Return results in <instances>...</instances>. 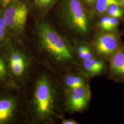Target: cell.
I'll return each instance as SVG.
<instances>
[{"instance_id":"cell-18","label":"cell","mask_w":124,"mask_h":124,"mask_svg":"<svg viewBox=\"0 0 124 124\" xmlns=\"http://www.w3.org/2000/svg\"><path fill=\"white\" fill-rule=\"evenodd\" d=\"M110 17V16H105L102 18L100 20V22L99 23V26L104 31L106 30L107 26L109 21Z\"/></svg>"},{"instance_id":"cell-13","label":"cell","mask_w":124,"mask_h":124,"mask_svg":"<svg viewBox=\"0 0 124 124\" xmlns=\"http://www.w3.org/2000/svg\"><path fill=\"white\" fill-rule=\"evenodd\" d=\"M65 82L67 87L71 90L85 86L83 79L77 76L69 75L67 76L65 78Z\"/></svg>"},{"instance_id":"cell-3","label":"cell","mask_w":124,"mask_h":124,"mask_svg":"<svg viewBox=\"0 0 124 124\" xmlns=\"http://www.w3.org/2000/svg\"><path fill=\"white\" fill-rule=\"evenodd\" d=\"M40 46L50 58L56 62L70 61L72 55L62 37L52 27L46 23H41L38 28Z\"/></svg>"},{"instance_id":"cell-20","label":"cell","mask_w":124,"mask_h":124,"mask_svg":"<svg viewBox=\"0 0 124 124\" xmlns=\"http://www.w3.org/2000/svg\"><path fill=\"white\" fill-rule=\"evenodd\" d=\"M62 124H76L77 123L73 120H64L62 122Z\"/></svg>"},{"instance_id":"cell-19","label":"cell","mask_w":124,"mask_h":124,"mask_svg":"<svg viewBox=\"0 0 124 124\" xmlns=\"http://www.w3.org/2000/svg\"><path fill=\"white\" fill-rule=\"evenodd\" d=\"M53 0H38L39 4L41 6H45L49 4Z\"/></svg>"},{"instance_id":"cell-1","label":"cell","mask_w":124,"mask_h":124,"mask_svg":"<svg viewBox=\"0 0 124 124\" xmlns=\"http://www.w3.org/2000/svg\"><path fill=\"white\" fill-rule=\"evenodd\" d=\"M32 93L31 103L27 105V120L43 122L53 120L56 115L55 92L47 75L38 78Z\"/></svg>"},{"instance_id":"cell-16","label":"cell","mask_w":124,"mask_h":124,"mask_svg":"<svg viewBox=\"0 0 124 124\" xmlns=\"http://www.w3.org/2000/svg\"><path fill=\"white\" fill-rule=\"evenodd\" d=\"M78 55L83 61L93 58V55L91 50L87 46H82L78 48Z\"/></svg>"},{"instance_id":"cell-14","label":"cell","mask_w":124,"mask_h":124,"mask_svg":"<svg viewBox=\"0 0 124 124\" xmlns=\"http://www.w3.org/2000/svg\"><path fill=\"white\" fill-rule=\"evenodd\" d=\"M120 6L117 5L113 4L111 5L108 8L107 11L108 14L110 17L113 18H122L123 16V11L120 8Z\"/></svg>"},{"instance_id":"cell-5","label":"cell","mask_w":124,"mask_h":124,"mask_svg":"<svg viewBox=\"0 0 124 124\" xmlns=\"http://www.w3.org/2000/svg\"><path fill=\"white\" fill-rule=\"evenodd\" d=\"M28 15L26 5L22 3L12 5L3 14L7 29L14 34L20 35L24 31Z\"/></svg>"},{"instance_id":"cell-17","label":"cell","mask_w":124,"mask_h":124,"mask_svg":"<svg viewBox=\"0 0 124 124\" xmlns=\"http://www.w3.org/2000/svg\"><path fill=\"white\" fill-rule=\"evenodd\" d=\"M119 23V22L118 18L110 17L107 26L105 31H115L118 27Z\"/></svg>"},{"instance_id":"cell-7","label":"cell","mask_w":124,"mask_h":124,"mask_svg":"<svg viewBox=\"0 0 124 124\" xmlns=\"http://www.w3.org/2000/svg\"><path fill=\"white\" fill-rule=\"evenodd\" d=\"M117 36L113 33H106L99 37L96 43L98 53L106 56L111 57L120 48Z\"/></svg>"},{"instance_id":"cell-21","label":"cell","mask_w":124,"mask_h":124,"mask_svg":"<svg viewBox=\"0 0 124 124\" xmlns=\"http://www.w3.org/2000/svg\"><path fill=\"white\" fill-rule=\"evenodd\" d=\"M85 1L87 2L89 4H92L93 3V2L95 1V0H84Z\"/></svg>"},{"instance_id":"cell-4","label":"cell","mask_w":124,"mask_h":124,"mask_svg":"<svg viewBox=\"0 0 124 124\" xmlns=\"http://www.w3.org/2000/svg\"><path fill=\"white\" fill-rule=\"evenodd\" d=\"M8 90L0 92V124L26 122V100Z\"/></svg>"},{"instance_id":"cell-6","label":"cell","mask_w":124,"mask_h":124,"mask_svg":"<svg viewBox=\"0 0 124 124\" xmlns=\"http://www.w3.org/2000/svg\"><path fill=\"white\" fill-rule=\"evenodd\" d=\"M68 17L72 25L80 32L88 30V21L82 5L79 0H67Z\"/></svg>"},{"instance_id":"cell-12","label":"cell","mask_w":124,"mask_h":124,"mask_svg":"<svg viewBox=\"0 0 124 124\" xmlns=\"http://www.w3.org/2000/svg\"><path fill=\"white\" fill-rule=\"evenodd\" d=\"M115 4L122 7L123 5L120 0H97L96 9L98 14L104 13L112 5Z\"/></svg>"},{"instance_id":"cell-2","label":"cell","mask_w":124,"mask_h":124,"mask_svg":"<svg viewBox=\"0 0 124 124\" xmlns=\"http://www.w3.org/2000/svg\"><path fill=\"white\" fill-rule=\"evenodd\" d=\"M2 49L9 70L15 83L19 88L26 84L31 75L32 58L22 47L7 43Z\"/></svg>"},{"instance_id":"cell-22","label":"cell","mask_w":124,"mask_h":124,"mask_svg":"<svg viewBox=\"0 0 124 124\" xmlns=\"http://www.w3.org/2000/svg\"><path fill=\"white\" fill-rule=\"evenodd\" d=\"M3 0L6 3H8L9 1H10V0Z\"/></svg>"},{"instance_id":"cell-11","label":"cell","mask_w":124,"mask_h":124,"mask_svg":"<svg viewBox=\"0 0 124 124\" xmlns=\"http://www.w3.org/2000/svg\"><path fill=\"white\" fill-rule=\"evenodd\" d=\"M83 65L85 70L89 73L95 75L100 73L104 68L103 62L93 58L83 61Z\"/></svg>"},{"instance_id":"cell-10","label":"cell","mask_w":124,"mask_h":124,"mask_svg":"<svg viewBox=\"0 0 124 124\" xmlns=\"http://www.w3.org/2000/svg\"><path fill=\"white\" fill-rule=\"evenodd\" d=\"M110 69L116 78L124 80V48L122 46L111 56Z\"/></svg>"},{"instance_id":"cell-9","label":"cell","mask_w":124,"mask_h":124,"mask_svg":"<svg viewBox=\"0 0 124 124\" xmlns=\"http://www.w3.org/2000/svg\"><path fill=\"white\" fill-rule=\"evenodd\" d=\"M0 88L4 89H20L13 81L5 58L2 49L0 47Z\"/></svg>"},{"instance_id":"cell-23","label":"cell","mask_w":124,"mask_h":124,"mask_svg":"<svg viewBox=\"0 0 124 124\" xmlns=\"http://www.w3.org/2000/svg\"><path fill=\"white\" fill-rule=\"evenodd\" d=\"M121 2L122 3V4L123 5V6H124V0H120Z\"/></svg>"},{"instance_id":"cell-15","label":"cell","mask_w":124,"mask_h":124,"mask_svg":"<svg viewBox=\"0 0 124 124\" xmlns=\"http://www.w3.org/2000/svg\"><path fill=\"white\" fill-rule=\"evenodd\" d=\"M7 27L3 17L0 14V47L3 48L7 43L5 42V37Z\"/></svg>"},{"instance_id":"cell-8","label":"cell","mask_w":124,"mask_h":124,"mask_svg":"<svg viewBox=\"0 0 124 124\" xmlns=\"http://www.w3.org/2000/svg\"><path fill=\"white\" fill-rule=\"evenodd\" d=\"M88 89L85 86L71 90L69 99V105L74 111H79L86 106L90 98Z\"/></svg>"}]
</instances>
